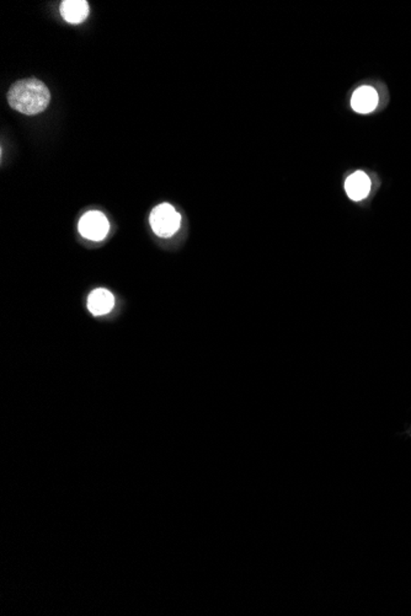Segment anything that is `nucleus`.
I'll return each mask as SVG.
<instances>
[{"label": "nucleus", "instance_id": "1", "mask_svg": "<svg viewBox=\"0 0 411 616\" xmlns=\"http://www.w3.org/2000/svg\"><path fill=\"white\" fill-rule=\"evenodd\" d=\"M49 101L51 93L45 82L34 78L15 82L8 93L9 105L15 111L27 116H35L45 111Z\"/></svg>", "mask_w": 411, "mask_h": 616}, {"label": "nucleus", "instance_id": "2", "mask_svg": "<svg viewBox=\"0 0 411 616\" xmlns=\"http://www.w3.org/2000/svg\"><path fill=\"white\" fill-rule=\"evenodd\" d=\"M149 222L154 233L158 236L170 238L180 228L181 216L173 205L169 203H162L152 211Z\"/></svg>", "mask_w": 411, "mask_h": 616}, {"label": "nucleus", "instance_id": "3", "mask_svg": "<svg viewBox=\"0 0 411 616\" xmlns=\"http://www.w3.org/2000/svg\"><path fill=\"white\" fill-rule=\"evenodd\" d=\"M78 229L82 236L91 241L104 240L109 234L110 224L100 211L87 212L79 220Z\"/></svg>", "mask_w": 411, "mask_h": 616}, {"label": "nucleus", "instance_id": "4", "mask_svg": "<svg viewBox=\"0 0 411 616\" xmlns=\"http://www.w3.org/2000/svg\"><path fill=\"white\" fill-rule=\"evenodd\" d=\"M115 306L113 294L105 288L94 289L88 297V309L95 317L109 314Z\"/></svg>", "mask_w": 411, "mask_h": 616}, {"label": "nucleus", "instance_id": "5", "mask_svg": "<svg viewBox=\"0 0 411 616\" xmlns=\"http://www.w3.org/2000/svg\"><path fill=\"white\" fill-rule=\"evenodd\" d=\"M345 191H346L347 196L355 202L364 200L370 194V177L364 171L353 172V175L347 177L346 182H345Z\"/></svg>", "mask_w": 411, "mask_h": 616}, {"label": "nucleus", "instance_id": "6", "mask_svg": "<svg viewBox=\"0 0 411 616\" xmlns=\"http://www.w3.org/2000/svg\"><path fill=\"white\" fill-rule=\"evenodd\" d=\"M378 105V94L372 87H361L353 93L351 106L357 113H370Z\"/></svg>", "mask_w": 411, "mask_h": 616}, {"label": "nucleus", "instance_id": "7", "mask_svg": "<svg viewBox=\"0 0 411 616\" xmlns=\"http://www.w3.org/2000/svg\"><path fill=\"white\" fill-rule=\"evenodd\" d=\"M60 15L69 24H80L89 15V4L85 0H65L60 4Z\"/></svg>", "mask_w": 411, "mask_h": 616}]
</instances>
